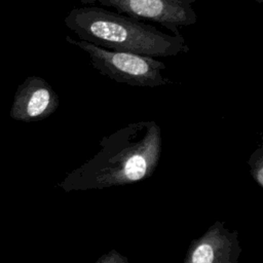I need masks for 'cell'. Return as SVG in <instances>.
I'll return each mask as SVG.
<instances>
[{
    "label": "cell",
    "mask_w": 263,
    "mask_h": 263,
    "mask_svg": "<svg viewBox=\"0 0 263 263\" xmlns=\"http://www.w3.org/2000/svg\"><path fill=\"white\" fill-rule=\"evenodd\" d=\"M249 164L254 180L260 187H263V152L261 147L254 151L249 160Z\"/></svg>",
    "instance_id": "cell-7"
},
{
    "label": "cell",
    "mask_w": 263,
    "mask_h": 263,
    "mask_svg": "<svg viewBox=\"0 0 263 263\" xmlns=\"http://www.w3.org/2000/svg\"><path fill=\"white\" fill-rule=\"evenodd\" d=\"M64 22L79 40L109 50L152 58H168L189 51L182 34L164 33L149 22L98 5L74 7Z\"/></svg>",
    "instance_id": "cell-2"
},
{
    "label": "cell",
    "mask_w": 263,
    "mask_h": 263,
    "mask_svg": "<svg viewBox=\"0 0 263 263\" xmlns=\"http://www.w3.org/2000/svg\"><path fill=\"white\" fill-rule=\"evenodd\" d=\"M66 40L85 51L90 59L91 66L102 75L110 79L132 86L156 87L172 83L162 75L165 64L156 58L109 50L87 41L75 40L70 36Z\"/></svg>",
    "instance_id": "cell-3"
},
{
    "label": "cell",
    "mask_w": 263,
    "mask_h": 263,
    "mask_svg": "<svg viewBox=\"0 0 263 263\" xmlns=\"http://www.w3.org/2000/svg\"><path fill=\"white\" fill-rule=\"evenodd\" d=\"M98 153L70 175V189L126 185L149 177L161 150L160 128L154 121L128 124L105 137Z\"/></svg>",
    "instance_id": "cell-1"
},
{
    "label": "cell",
    "mask_w": 263,
    "mask_h": 263,
    "mask_svg": "<svg viewBox=\"0 0 263 263\" xmlns=\"http://www.w3.org/2000/svg\"><path fill=\"white\" fill-rule=\"evenodd\" d=\"M95 263H128V261L117 251L112 250L100 257Z\"/></svg>",
    "instance_id": "cell-8"
},
{
    "label": "cell",
    "mask_w": 263,
    "mask_h": 263,
    "mask_svg": "<svg viewBox=\"0 0 263 263\" xmlns=\"http://www.w3.org/2000/svg\"><path fill=\"white\" fill-rule=\"evenodd\" d=\"M28 99L26 112L35 118L53 111L59 105V99L50 85L39 77H31L27 81Z\"/></svg>",
    "instance_id": "cell-6"
},
{
    "label": "cell",
    "mask_w": 263,
    "mask_h": 263,
    "mask_svg": "<svg viewBox=\"0 0 263 263\" xmlns=\"http://www.w3.org/2000/svg\"><path fill=\"white\" fill-rule=\"evenodd\" d=\"M240 252L237 231L217 221L191 241L183 263H238Z\"/></svg>",
    "instance_id": "cell-5"
},
{
    "label": "cell",
    "mask_w": 263,
    "mask_h": 263,
    "mask_svg": "<svg viewBox=\"0 0 263 263\" xmlns=\"http://www.w3.org/2000/svg\"><path fill=\"white\" fill-rule=\"evenodd\" d=\"M255 2H257V3H259V4H261L262 2H263V0H254Z\"/></svg>",
    "instance_id": "cell-9"
},
{
    "label": "cell",
    "mask_w": 263,
    "mask_h": 263,
    "mask_svg": "<svg viewBox=\"0 0 263 263\" xmlns=\"http://www.w3.org/2000/svg\"><path fill=\"white\" fill-rule=\"evenodd\" d=\"M84 5L110 8L137 20L158 24L173 34H181V27L195 25V0H79Z\"/></svg>",
    "instance_id": "cell-4"
}]
</instances>
